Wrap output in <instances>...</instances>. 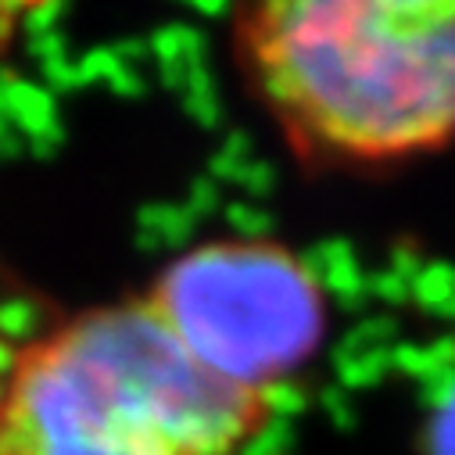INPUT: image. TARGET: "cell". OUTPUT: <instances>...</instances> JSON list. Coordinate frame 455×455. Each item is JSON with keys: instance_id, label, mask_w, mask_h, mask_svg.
I'll list each match as a JSON object with an SVG mask.
<instances>
[{"instance_id": "obj_7", "label": "cell", "mask_w": 455, "mask_h": 455, "mask_svg": "<svg viewBox=\"0 0 455 455\" xmlns=\"http://www.w3.org/2000/svg\"><path fill=\"white\" fill-rule=\"evenodd\" d=\"M370 298H377V301H384V305H402L405 298H412L409 294V280H402L398 273H373L370 276Z\"/></svg>"}, {"instance_id": "obj_12", "label": "cell", "mask_w": 455, "mask_h": 455, "mask_svg": "<svg viewBox=\"0 0 455 455\" xmlns=\"http://www.w3.org/2000/svg\"><path fill=\"white\" fill-rule=\"evenodd\" d=\"M29 8H12V4H0V47H4L15 33V19H26Z\"/></svg>"}, {"instance_id": "obj_9", "label": "cell", "mask_w": 455, "mask_h": 455, "mask_svg": "<svg viewBox=\"0 0 455 455\" xmlns=\"http://www.w3.org/2000/svg\"><path fill=\"white\" fill-rule=\"evenodd\" d=\"M323 409L333 416V423H337L340 430H352V427H355V412H352L348 395H340V391H323Z\"/></svg>"}, {"instance_id": "obj_2", "label": "cell", "mask_w": 455, "mask_h": 455, "mask_svg": "<svg viewBox=\"0 0 455 455\" xmlns=\"http://www.w3.org/2000/svg\"><path fill=\"white\" fill-rule=\"evenodd\" d=\"M269 423V391L201 366L148 298L33 337L0 387V455H244Z\"/></svg>"}, {"instance_id": "obj_3", "label": "cell", "mask_w": 455, "mask_h": 455, "mask_svg": "<svg viewBox=\"0 0 455 455\" xmlns=\"http://www.w3.org/2000/svg\"><path fill=\"white\" fill-rule=\"evenodd\" d=\"M148 305L180 345L222 380L273 391L315 352L326 330L308 262L273 241H212L155 280Z\"/></svg>"}, {"instance_id": "obj_10", "label": "cell", "mask_w": 455, "mask_h": 455, "mask_svg": "<svg viewBox=\"0 0 455 455\" xmlns=\"http://www.w3.org/2000/svg\"><path fill=\"white\" fill-rule=\"evenodd\" d=\"M226 215H230V222H237V230H244V234H266V230H269V215L248 212L244 204H234Z\"/></svg>"}, {"instance_id": "obj_1", "label": "cell", "mask_w": 455, "mask_h": 455, "mask_svg": "<svg viewBox=\"0 0 455 455\" xmlns=\"http://www.w3.org/2000/svg\"><path fill=\"white\" fill-rule=\"evenodd\" d=\"M234 47L305 165H387L455 140V0L248 4Z\"/></svg>"}, {"instance_id": "obj_5", "label": "cell", "mask_w": 455, "mask_h": 455, "mask_svg": "<svg viewBox=\"0 0 455 455\" xmlns=\"http://www.w3.org/2000/svg\"><path fill=\"white\" fill-rule=\"evenodd\" d=\"M409 294L423 305V308H441L448 298H455V269L448 262H427L416 280L409 283Z\"/></svg>"}, {"instance_id": "obj_11", "label": "cell", "mask_w": 455, "mask_h": 455, "mask_svg": "<svg viewBox=\"0 0 455 455\" xmlns=\"http://www.w3.org/2000/svg\"><path fill=\"white\" fill-rule=\"evenodd\" d=\"M219 204V190H215V183L212 180H197L194 187H190V204H187V212L194 215V212H212Z\"/></svg>"}, {"instance_id": "obj_8", "label": "cell", "mask_w": 455, "mask_h": 455, "mask_svg": "<svg viewBox=\"0 0 455 455\" xmlns=\"http://www.w3.org/2000/svg\"><path fill=\"white\" fill-rule=\"evenodd\" d=\"M234 180H237L241 187H248L251 194L266 197V194L273 190V165H266V162H244Z\"/></svg>"}, {"instance_id": "obj_4", "label": "cell", "mask_w": 455, "mask_h": 455, "mask_svg": "<svg viewBox=\"0 0 455 455\" xmlns=\"http://www.w3.org/2000/svg\"><path fill=\"white\" fill-rule=\"evenodd\" d=\"M427 455H455V366L427 387Z\"/></svg>"}, {"instance_id": "obj_6", "label": "cell", "mask_w": 455, "mask_h": 455, "mask_svg": "<svg viewBox=\"0 0 455 455\" xmlns=\"http://www.w3.org/2000/svg\"><path fill=\"white\" fill-rule=\"evenodd\" d=\"M387 370H391L387 348H377L366 355H340V363H337V373H340V384L345 387H373L384 380Z\"/></svg>"}]
</instances>
